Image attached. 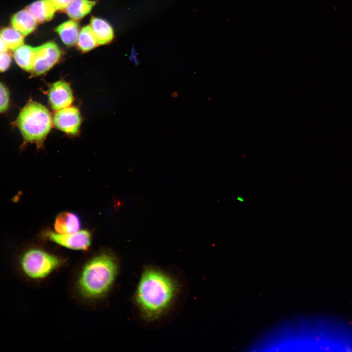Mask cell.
<instances>
[{"label":"cell","mask_w":352,"mask_h":352,"mask_svg":"<svg viewBox=\"0 0 352 352\" xmlns=\"http://www.w3.org/2000/svg\"><path fill=\"white\" fill-rule=\"evenodd\" d=\"M81 226L79 216L72 212H64L56 217L54 223L55 232L60 234H71L79 230Z\"/></svg>","instance_id":"10"},{"label":"cell","mask_w":352,"mask_h":352,"mask_svg":"<svg viewBox=\"0 0 352 352\" xmlns=\"http://www.w3.org/2000/svg\"><path fill=\"white\" fill-rule=\"evenodd\" d=\"M0 35L8 49L14 50L23 44V35L13 27H5L1 29L0 30Z\"/></svg>","instance_id":"17"},{"label":"cell","mask_w":352,"mask_h":352,"mask_svg":"<svg viewBox=\"0 0 352 352\" xmlns=\"http://www.w3.org/2000/svg\"><path fill=\"white\" fill-rule=\"evenodd\" d=\"M48 96L51 108L56 111L70 106L73 101L70 87L64 81L52 84L49 88Z\"/></svg>","instance_id":"9"},{"label":"cell","mask_w":352,"mask_h":352,"mask_svg":"<svg viewBox=\"0 0 352 352\" xmlns=\"http://www.w3.org/2000/svg\"><path fill=\"white\" fill-rule=\"evenodd\" d=\"M61 56V51L54 43L49 42L36 47L32 74L37 76L45 73L58 62Z\"/></svg>","instance_id":"7"},{"label":"cell","mask_w":352,"mask_h":352,"mask_svg":"<svg viewBox=\"0 0 352 352\" xmlns=\"http://www.w3.org/2000/svg\"><path fill=\"white\" fill-rule=\"evenodd\" d=\"M15 264L21 278L31 282H38L48 277L60 268L63 261L58 256L44 249L31 247L22 251Z\"/></svg>","instance_id":"4"},{"label":"cell","mask_w":352,"mask_h":352,"mask_svg":"<svg viewBox=\"0 0 352 352\" xmlns=\"http://www.w3.org/2000/svg\"><path fill=\"white\" fill-rule=\"evenodd\" d=\"M76 42L83 51H89L98 44L90 26H85L81 30Z\"/></svg>","instance_id":"18"},{"label":"cell","mask_w":352,"mask_h":352,"mask_svg":"<svg viewBox=\"0 0 352 352\" xmlns=\"http://www.w3.org/2000/svg\"><path fill=\"white\" fill-rule=\"evenodd\" d=\"M176 280L168 273L152 266L142 270L133 302L147 322L160 318L170 309L179 293Z\"/></svg>","instance_id":"1"},{"label":"cell","mask_w":352,"mask_h":352,"mask_svg":"<svg viewBox=\"0 0 352 352\" xmlns=\"http://www.w3.org/2000/svg\"><path fill=\"white\" fill-rule=\"evenodd\" d=\"M62 42L67 45H73L77 40L79 33L78 23L74 20L63 22L56 29Z\"/></svg>","instance_id":"15"},{"label":"cell","mask_w":352,"mask_h":352,"mask_svg":"<svg viewBox=\"0 0 352 352\" xmlns=\"http://www.w3.org/2000/svg\"><path fill=\"white\" fill-rule=\"evenodd\" d=\"M43 234L48 240L72 250H86L91 244V234L87 230L71 234H60L47 230Z\"/></svg>","instance_id":"6"},{"label":"cell","mask_w":352,"mask_h":352,"mask_svg":"<svg viewBox=\"0 0 352 352\" xmlns=\"http://www.w3.org/2000/svg\"><path fill=\"white\" fill-rule=\"evenodd\" d=\"M11 58L6 52H0V72L6 71L10 66Z\"/></svg>","instance_id":"20"},{"label":"cell","mask_w":352,"mask_h":352,"mask_svg":"<svg viewBox=\"0 0 352 352\" xmlns=\"http://www.w3.org/2000/svg\"><path fill=\"white\" fill-rule=\"evenodd\" d=\"M8 49L6 44L0 35V52H6Z\"/></svg>","instance_id":"22"},{"label":"cell","mask_w":352,"mask_h":352,"mask_svg":"<svg viewBox=\"0 0 352 352\" xmlns=\"http://www.w3.org/2000/svg\"><path fill=\"white\" fill-rule=\"evenodd\" d=\"M9 104V93L7 88L0 82V113L7 110Z\"/></svg>","instance_id":"19"},{"label":"cell","mask_w":352,"mask_h":352,"mask_svg":"<svg viewBox=\"0 0 352 352\" xmlns=\"http://www.w3.org/2000/svg\"><path fill=\"white\" fill-rule=\"evenodd\" d=\"M90 28L96 39L98 44H104L113 39V31L111 26L103 19L93 17L90 21Z\"/></svg>","instance_id":"13"},{"label":"cell","mask_w":352,"mask_h":352,"mask_svg":"<svg viewBox=\"0 0 352 352\" xmlns=\"http://www.w3.org/2000/svg\"><path fill=\"white\" fill-rule=\"evenodd\" d=\"M95 2L89 0H72L66 8L67 15L73 20H80L88 14Z\"/></svg>","instance_id":"16"},{"label":"cell","mask_w":352,"mask_h":352,"mask_svg":"<svg viewBox=\"0 0 352 352\" xmlns=\"http://www.w3.org/2000/svg\"><path fill=\"white\" fill-rule=\"evenodd\" d=\"M26 143H34L40 147L49 132L52 119L47 109L30 100L21 109L15 121Z\"/></svg>","instance_id":"5"},{"label":"cell","mask_w":352,"mask_h":352,"mask_svg":"<svg viewBox=\"0 0 352 352\" xmlns=\"http://www.w3.org/2000/svg\"><path fill=\"white\" fill-rule=\"evenodd\" d=\"M36 47L22 45L14 51V58L18 65L27 71H32L35 57Z\"/></svg>","instance_id":"14"},{"label":"cell","mask_w":352,"mask_h":352,"mask_svg":"<svg viewBox=\"0 0 352 352\" xmlns=\"http://www.w3.org/2000/svg\"><path fill=\"white\" fill-rule=\"evenodd\" d=\"M72 0H49L55 10H62L66 8Z\"/></svg>","instance_id":"21"},{"label":"cell","mask_w":352,"mask_h":352,"mask_svg":"<svg viewBox=\"0 0 352 352\" xmlns=\"http://www.w3.org/2000/svg\"><path fill=\"white\" fill-rule=\"evenodd\" d=\"M53 123L55 126L62 132L75 135L79 130L81 118L79 110L74 107H67L56 111Z\"/></svg>","instance_id":"8"},{"label":"cell","mask_w":352,"mask_h":352,"mask_svg":"<svg viewBox=\"0 0 352 352\" xmlns=\"http://www.w3.org/2000/svg\"><path fill=\"white\" fill-rule=\"evenodd\" d=\"M299 339L305 352H352V323L329 316L305 317Z\"/></svg>","instance_id":"2"},{"label":"cell","mask_w":352,"mask_h":352,"mask_svg":"<svg viewBox=\"0 0 352 352\" xmlns=\"http://www.w3.org/2000/svg\"><path fill=\"white\" fill-rule=\"evenodd\" d=\"M37 22L27 10H21L13 15L11 24L13 28L23 35H27L34 30Z\"/></svg>","instance_id":"11"},{"label":"cell","mask_w":352,"mask_h":352,"mask_svg":"<svg viewBox=\"0 0 352 352\" xmlns=\"http://www.w3.org/2000/svg\"><path fill=\"white\" fill-rule=\"evenodd\" d=\"M119 271L116 259L101 253L88 259L81 268L76 281L80 295L88 300L104 297L112 287Z\"/></svg>","instance_id":"3"},{"label":"cell","mask_w":352,"mask_h":352,"mask_svg":"<svg viewBox=\"0 0 352 352\" xmlns=\"http://www.w3.org/2000/svg\"><path fill=\"white\" fill-rule=\"evenodd\" d=\"M27 10L38 22H43L52 19L56 11L49 0H39L28 6Z\"/></svg>","instance_id":"12"}]
</instances>
